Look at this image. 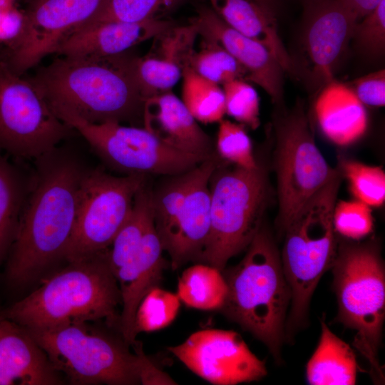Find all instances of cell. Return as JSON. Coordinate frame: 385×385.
Instances as JSON below:
<instances>
[{"label": "cell", "mask_w": 385, "mask_h": 385, "mask_svg": "<svg viewBox=\"0 0 385 385\" xmlns=\"http://www.w3.org/2000/svg\"><path fill=\"white\" fill-rule=\"evenodd\" d=\"M339 170L347 179L350 190L356 200L370 207L384 204L385 173L381 167L342 159Z\"/></svg>", "instance_id": "34"}, {"label": "cell", "mask_w": 385, "mask_h": 385, "mask_svg": "<svg viewBox=\"0 0 385 385\" xmlns=\"http://www.w3.org/2000/svg\"><path fill=\"white\" fill-rule=\"evenodd\" d=\"M357 22L339 0H304L301 41L313 89L334 79Z\"/></svg>", "instance_id": "14"}, {"label": "cell", "mask_w": 385, "mask_h": 385, "mask_svg": "<svg viewBox=\"0 0 385 385\" xmlns=\"http://www.w3.org/2000/svg\"><path fill=\"white\" fill-rule=\"evenodd\" d=\"M168 349L190 371L213 384L251 382L267 374L265 361L232 330H199L182 344Z\"/></svg>", "instance_id": "13"}, {"label": "cell", "mask_w": 385, "mask_h": 385, "mask_svg": "<svg viewBox=\"0 0 385 385\" xmlns=\"http://www.w3.org/2000/svg\"><path fill=\"white\" fill-rule=\"evenodd\" d=\"M33 161L31 185L6 267L14 287L36 282L65 261L81 187L90 169L76 152L59 145Z\"/></svg>", "instance_id": "1"}, {"label": "cell", "mask_w": 385, "mask_h": 385, "mask_svg": "<svg viewBox=\"0 0 385 385\" xmlns=\"http://www.w3.org/2000/svg\"><path fill=\"white\" fill-rule=\"evenodd\" d=\"M64 381L29 331L0 315V385H57Z\"/></svg>", "instance_id": "20"}, {"label": "cell", "mask_w": 385, "mask_h": 385, "mask_svg": "<svg viewBox=\"0 0 385 385\" xmlns=\"http://www.w3.org/2000/svg\"><path fill=\"white\" fill-rule=\"evenodd\" d=\"M103 0H36L26 11V26L18 46L4 53L19 75L54 53L56 48L96 11Z\"/></svg>", "instance_id": "15"}, {"label": "cell", "mask_w": 385, "mask_h": 385, "mask_svg": "<svg viewBox=\"0 0 385 385\" xmlns=\"http://www.w3.org/2000/svg\"><path fill=\"white\" fill-rule=\"evenodd\" d=\"M314 111L323 134L338 145L356 142L366 130L364 105L348 84L335 79L319 90Z\"/></svg>", "instance_id": "23"}, {"label": "cell", "mask_w": 385, "mask_h": 385, "mask_svg": "<svg viewBox=\"0 0 385 385\" xmlns=\"http://www.w3.org/2000/svg\"><path fill=\"white\" fill-rule=\"evenodd\" d=\"M168 20L141 22H107L77 30L56 48L54 53L69 57H103L118 55L171 27Z\"/></svg>", "instance_id": "22"}, {"label": "cell", "mask_w": 385, "mask_h": 385, "mask_svg": "<svg viewBox=\"0 0 385 385\" xmlns=\"http://www.w3.org/2000/svg\"><path fill=\"white\" fill-rule=\"evenodd\" d=\"M146 175L115 176L90 168L80 190L73 230L65 253L66 262L107 250L128 218Z\"/></svg>", "instance_id": "11"}, {"label": "cell", "mask_w": 385, "mask_h": 385, "mask_svg": "<svg viewBox=\"0 0 385 385\" xmlns=\"http://www.w3.org/2000/svg\"><path fill=\"white\" fill-rule=\"evenodd\" d=\"M227 163L222 161L210 179V231L199 260L221 272L262 227L270 198L267 175L260 164L247 169Z\"/></svg>", "instance_id": "7"}, {"label": "cell", "mask_w": 385, "mask_h": 385, "mask_svg": "<svg viewBox=\"0 0 385 385\" xmlns=\"http://www.w3.org/2000/svg\"><path fill=\"white\" fill-rule=\"evenodd\" d=\"M56 115L81 134L107 166L125 175H175L207 159L165 145L145 128L113 121L91 123L66 112Z\"/></svg>", "instance_id": "10"}, {"label": "cell", "mask_w": 385, "mask_h": 385, "mask_svg": "<svg viewBox=\"0 0 385 385\" xmlns=\"http://www.w3.org/2000/svg\"><path fill=\"white\" fill-rule=\"evenodd\" d=\"M180 305L177 295L158 286L151 289L140 302L135 314V332L160 330L175 319Z\"/></svg>", "instance_id": "33"}, {"label": "cell", "mask_w": 385, "mask_h": 385, "mask_svg": "<svg viewBox=\"0 0 385 385\" xmlns=\"http://www.w3.org/2000/svg\"><path fill=\"white\" fill-rule=\"evenodd\" d=\"M216 153L222 160L243 168L253 169L259 164L244 125L229 120L219 122Z\"/></svg>", "instance_id": "35"}, {"label": "cell", "mask_w": 385, "mask_h": 385, "mask_svg": "<svg viewBox=\"0 0 385 385\" xmlns=\"http://www.w3.org/2000/svg\"><path fill=\"white\" fill-rule=\"evenodd\" d=\"M191 21L198 35L215 41L246 69L247 81L263 88L274 103L282 101L284 71L265 46L230 27L212 8H201Z\"/></svg>", "instance_id": "17"}, {"label": "cell", "mask_w": 385, "mask_h": 385, "mask_svg": "<svg viewBox=\"0 0 385 385\" xmlns=\"http://www.w3.org/2000/svg\"><path fill=\"white\" fill-rule=\"evenodd\" d=\"M275 170L281 232L302 206L338 173L316 145L302 106L282 118L277 125Z\"/></svg>", "instance_id": "12"}, {"label": "cell", "mask_w": 385, "mask_h": 385, "mask_svg": "<svg viewBox=\"0 0 385 385\" xmlns=\"http://www.w3.org/2000/svg\"><path fill=\"white\" fill-rule=\"evenodd\" d=\"M192 170L170 175L155 191L150 192L154 225L163 251L173 232L192 179Z\"/></svg>", "instance_id": "30"}, {"label": "cell", "mask_w": 385, "mask_h": 385, "mask_svg": "<svg viewBox=\"0 0 385 385\" xmlns=\"http://www.w3.org/2000/svg\"><path fill=\"white\" fill-rule=\"evenodd\" d=\"M58 58L28 78L56 114L91 123L139 120L146 101L135 73L136 56Z\"/></svg>", "instance_id": "2"}, {"label": "cell", "mask_w": 385, "mask_h": 385, "mask_svg": "<svg viewBox=\"0 0 385 385\" xmlns=\"http://www.w3.org/2000/svg\"><path fill=\"white\" fill-rule=\"evenodd\" d=\"M202 38L200 49L190 58V68L218 85L235 79L247 81V71L228 51L215 41Z\"/></svg>", "instance_id": "32"}, {"label": "cell", "mask_w": 385, "mask_h": 385, "mask_svg": "<svg viewBox=\"0 0 385 385\" xmlns=\"http://www.w3.org/2000/svg\"><path fill=\"white\" fill-rule=\"evenodd\" d=\"M182 101L192 117L202 123L220 122L225 114V96L220 85L187 67L183 73Z\"/></svg>", "instance_id": "29"}, {"label": "cell", "mask_w": 385, "mask_h": 385, "mask_svg": "<svg viewBox=\"0 0 385 385\" xmlns=\"http://www.w3.org/2000/svg\"><path fill=\"white\" fill-rule=\"evenodd\" d=\"M26 26V12L17 5L0 9V47L3 53L14 49L21 41Z\"/></svg>", "instance_id": "39"}, {"label": "cell", "mask_w": 385, "mask_h": 385, "mask_svg": "<svg viewBox=\"0 0 385 385\" xmlns=\"http://www.w3.org/2000/svg\"><path fill=\"white\" fill-rule=\"evenodd\" d=\"M351 39L365 58L374 61L382 58L385 51V0L356 24Z\"/></svg>", "instance_id": "37"}, {"label": "cell", "mask_w": 385, "mask_h": 385, "mask_svg": "<svg viewBox=\"0 0 385 385\" xmlns=\"http://www.w3.org/2000/svg\"><path fill=\"white\" fill-rule=\"evenodd\" d=\"M33 178L0 153V265L14 240Z\"/></svg>", "instance_id": "26"}, {"label": "cell", "mask_w": 385, "mask_h": 385, "mask_svg": "<svg viewBox=\"0 0 385 385\" xmlns=\"http://www.w3.org/2000/svg\"><path fill=\"white\" fill-rule=\"evenodd\" d=\"M359 100L373 107L385 105V70L380 69L354 80L348 84Z\"/></svg>", "instance_id": "40"}, {"label": "cell", "mask_w": 385, "mask_h": 385, "mask_svg": "<svg viewBox=\"0 0 385 385\" xmlns=\"http://www.w3.org/2000/svg\"><path fill=\"white\" fill-rule=\"evenodd\" d=\"M108 250L68 265L0 312L29 330L105 319L119 331L121 295Z\"/></svg>", "instance_id": "3"}, {"label": "cell", "mask_w": 385, "mask_h": 385, "mask_svg": "<svg viewBox=\"0 0 385 385\" xmlns=\"http://www.w3.org/2000/svg\"><path fill=\"white\" fill-rule=\"evenodd\" d=\"M88 323L28 330L71 384H176L145 355L141 343L134 344L132 352L121 334Z\"/></svg>", "instance_id": "4"}, {"label": "cell", "mask_w": 385, "mask_h": 385, "mask_svg": "<svg viewBox=\"0 0 385 385\" xmlns=\"http://www.w3.org/2000/svg\"><path fill=\"white\" fill-rule=\"evenodd\" d=\"M274 15H276V11L277 10L278 0H255Z\"/></svg>", "instance_id": "42"}, {"label": "cell", "mask_w": 385, "mask_h": 385, "mask_svg": "<svg viewBox=\"0 0 385 385\" xmlns=\"http://www.w3.org/2000/svg\"><path fill=\"white\" fill-rule=\"evenodd\" d=\"M222 272L227 294L220 310L265 344L280 362L291 293L279 252L267 230L262 227L240 263Z\"/></svg>", "instance_id": "5"}, {"label": "cell", "mask_w": 385, "mask_h": 385, "mask_svg": "<svg viewBox=\"0 0 385 385\" xmlns=\"http://www.w3.org/2000/svg\"><path fill=\"white\" fill-rule=\"evenodd\" d=\"M153 222L150 191L145 184L137 192L128 218L108 248V262L113 274L138 247Z\"/></svg>", "instance_id": "28"}, {"label": "cell", "mask_w": 385, "mask_h": 385, "mask_svg": "<svg viewBox=\"0 0 385 385\" xmlns=\"http://www.w3.org/2000/svg\"><path fill=\"white\" fill-rule=\"evenodd\" d=\"M333 225L336 232L346 238L358 240L366 237L373 229L370 206L356 199L339 201L334 208Z\"/></svg>", "instance_id": "38"}, {"label": "cell", "mask_w": 385, "mask_h": 385, "mask_svg": "<svg viewBox=\"0 0 385 385\" xmlns=\"http://www.w3.org/2000/svg\"><path fill=\"white\" fill-rule=\"evenodd\" d=\"M180 1L103 0L93 16L75 31L107 22L135 23L160 19L163 14L175 8Z\"/></svg>", "instance_id": "31"}, {"label": "cell", "mask_w": 385, "mask_h": 385, "mask_svg": "<svg viewBox=\"0 0 385 385\" xmlns=\"http://www.w3.org/2000/svg\"><path fill=\"white\" fill-rule=\"evenodd\" d=\"M143 124L163 143L179 151L204 158L215 152L210 137L171 91L145 101Z\"/></svg>", "instance_id": "21"}, {"label": "cell", "mask_w": 385, "mask_h": 385, "mask_svg": "<svg viewBox=\"0 0 385 385\" xmlns=\"http://www.w3.org/2000/svg\"><path fill=\"white\" fill-rule=\"evenodd\" d=\"M14 5H17L16 0H0V9Z\"/></svg>", "instance_id": "43"}, {"label": "cell", "mask_w": 385, "mask_h": 385, "mask_svg": "<svg viewBox=\"0 0 385 385\" xmlns=\"http://www.w3.org/2000/svg\"><path fill=\"white\" fill-rule=\"evenodd\" d=\"M318 346L307 366V379L312 385H352L356 382L355 355L346 342L321 319Z\"/></svg>", "instance_id": "25"}, {"label": "cell", "mask_w": 385, "mask_h": 385, "mask_svg": "<svg viewBox=\"0 0 385 385\" xmlns=\"http://www.w3.org/2000/svg\"><path fill=\"white\" fill-rule=\"evenodd\" d=\"M338 312L335 321L356 331L353 344L381 380L378 358L385 317V269L376 245L338 246L332 267Z\"/></svg>", "instance_id": "8"}, {"label": "cell", "mask_w": 385, "mask_h": 385, "mask_svg": "<svg viewBox=\"0 0 385 385\" xmlns=\"http://www.w3.org/2000/svg\"><path fill=\"white\" fill-rule=\"evenodd\" d=\"M198 36L197 29L189 25L174 26L153 38L149 52L135 58L136 77L144 97L170 91L189 67Z\"/></svg>", "instance_id": "19"}, {"label": "cell", "mask_w": 385, "mask_h": 385, "mask_svg": "<svg viewBox=\"0 0 385 385\" xmlns=\"http://www.w3.org/2000/svg\"><path fill=\"white\" fill-rule=\"evenodd\" d=\"M225 113L252 130L260 124V99L252 86L242 79H235L222 85Z\"/></svg>", "instance_id": "36"}, {"label": "cell", "mask_w": 385, "mask_h": 385, "mask_svg": "<svg viewBox=\"0 0 385 385\" xmlns=\"http://www.w3.org/2000/svg\"><path fill=\"white\" fill-rule=\"evenodd\" d=\"M163 251L153 222L138 247L114 273L121 295L119 332L130 346L137 342L135 322L138 305L144 296L162 280L167 265Z\"/></svg>", "instance_id": "18"}, {"label": "cell", "mask_w": 385, "mask_h": 385, "mask_svg": "<svg viewBox=\"0 0 385 385\" xmlns=\"http://www.w3.org/2000/svg\"><path fill=\"white\" fill-rule=\"evenodd\" d=\"M222 161L215 151L192 170L173 232L164 248L170 257L173 270L189 262H199L210 231V179Z\"/></svg>", "instance_id": "16"}, {"label": "cell", "mask_w": 385, "mask_h": 385, "mask_svg": "<svg viewBox=\"0 0 385 385\" xmlns=\"http://www.w3.org/2000/svg\"><path fill=\"white\" fill-rule=\"evenodd\" d=\"M1 53V51L0 50V54Z\"/></svg>", "instance_id": "44"}, {"label": "cell", "mask_w": 385, "mask_h": 385, "mask_svg": "<svg viewBox=\"0 0 385 385\" xmlns=\"http://www.w3.org/2000/svg\"><path fill=\"white\" fill-rule=\"evenodd\" d=\"M356 17L357 21L371 12L382 0H339Z\"/></svg>", "instance_id": "41"}, {"label": "cell", "mask_w": 385, "mask_h": 385, "mask_svg": "<svg viewBox=\"0 0 385 385\" xmlns=\"http://www.w3.org/2000/svg\"><path fill=\"white\" fill-rule=\"evenodd\" d=\"M176 294L189 307L220 310L227 297V284L220 270L207 264L198 263L183 272Z\"/></svg>", "instance_id": "27"}, {"label": "cell", "mask_w": 385, "mask_h": 385, "mask_svg": "<svg viewBox=\"0 0 385 385\" xmlns=\"http://www.w3.org/2000/svg\"><path fill=\"white\" fill-rule=\"evenodd\" d=\"M211 8L230 27L265 46L284 72L298 76L294 61L278 33L275 15L255 0H209Z\"/></svg>", "instance_id": "24"}, {"label": "cell", "mask_w": 385, "mask_h": 385, "mask_svg": "<svg viewBox=\"0 0 385 385\" xmlns=\"http://www.w3.org/2000/svg\"><path fill=\"white\" fill-rule=\"evenodd\" d=\"M73 131L53 112L29 81L0 54V151L19 160L41 156Z\"/></svg>", "instance_id": "9"}, {"label": "cell", "mask_w": 385, "mask_h": 385, "mask_svg": "<svg viewBox=\"0 0 385 385\" xmlns=\"http://www.w3.org/2000/svg\"><path fill=\"white\" fill-rule=\"evenodd\" d=\"M342 180L339 170L302 206L283 232L280 257L291 293L284 330L289 340L305 325L312 294L337 254L333 212Z\"/></svg>", "instance_id": "6"}]
</instances>
